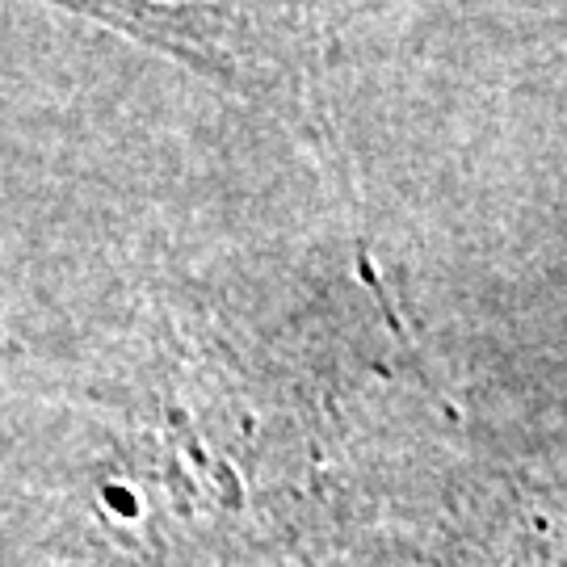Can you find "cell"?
<instances>
[{
    "instance_id": "5b68a950",
    "label": "cell",
    "mask_w": 567,
    "mask_h": 567,
    "mask_svg": "<svg viewBox=\"0 0 567 567\" xmlns=\"http://www.w3.org/2000/svg\"><path fill=\"white\" fill-rule=\"evenodd\" d=\"M4 353H9V337H0V358H4Z\"/></svg>"
},
{
    "instance_id": "7a4b0ae2",
    "label": "cell",
    "mask_w": 567,
    "mask_h": 567,
    "mask_svg": "<svg viewBox=\"0 0 567 567\" xmlns=\"http://www.w3.org/2000/svg\"><path fill=\"white\" fill-rule=\"evenodd\" d=\"M341 567H567L559 400L458 386L408 442Z\"/></svg>"
},
{
    "instance_id": "6da1fadb",
    "label": "cell",
    "mask_w": 567,
    "mask_h": 567,
    "mask_svg": "<svg viewBox=\"0 0 567 567\" xmlns=\"http://www.w3.org/2000/svg\"><path fill=\"white\" fill-rule=\"evenodd\" d=\"M458 379L358 227L140 265L0 358V559L341 567Z\"/></svg>"
},
{
    "instance_id": "8992f818",
    "label": "cell",
    "mask_w": 567,
    "mask_h": 567,
    "mask_svg": "<svg viewBox=\"0 0 567 567\" xmlns=\"http://www.w3.org/2000/svg\"><path fill=\"white\" fill-rule=\"evenodd\" d=\"M0 567H13V564H4V559H0Z\"/></svg>"
},
{
    "instance_id": "277c9868",
    "label": "cell",
    "mask_w": 567,
    "mask_h": 567,
    "mask_svg": "<svg viewBox=\"0 0 567 567\" xmlns=\"http://www.w3.org/2000/svg\"><path fill=\"white\" fill-rule=\"evenodd\" d=\"M224 4L252 13V18L290 25V30H303V34H316V39H332L349 21L374 18V13L408 4V0H224Z\"/></svg>"
},
{
    "instance_id": "3957f363",
    "label": "cell",
    "mask_w": 567,
    "mask_h": 567,
    "mask_svg": "<svg viewBox=\"0 0 567 567\" xmlns=\"http://www.w3.org/2000/svg\"><path fill=\"white\" fill-rule=\"evenodd\" d=\"M182 63L236 102L282 122L332 189H349L332 102L328 39L240 13L224 0H42Z\"/></svg>"
}]
</instances>
